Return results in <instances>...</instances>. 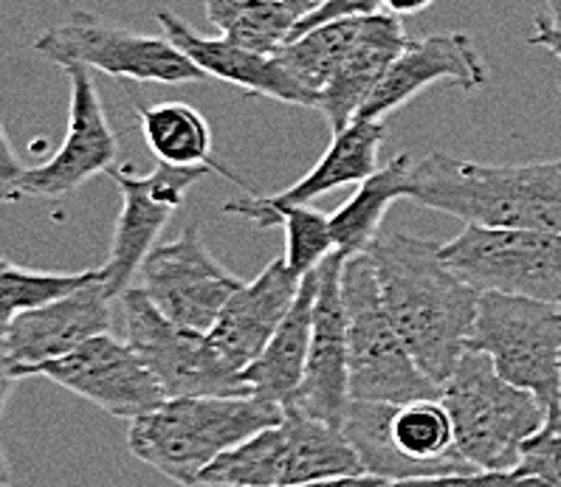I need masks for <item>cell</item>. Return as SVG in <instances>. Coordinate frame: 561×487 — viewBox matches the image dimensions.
<instances>
[{
    "instance_id": "cell-1",
    "label": "cell",
    "mask_w": 561,
    "mask_h": 487,
    "mask_svg": "<svg viewBox=\"0 0 561 487\" xmlns=\"http://www.w3.org/2000/svg\"><path fill=\"white\" fill-rule=\"evenodd\" d=\"M443 243L407 231H381L367 248L383 310L435 383H446L469 352L480 290L462 282L440 254Z\"/></svg>"
},
{
    "instance_id": "cell-2",
    "label": "cell",
    "mask_w": 561,
    "mask_h": 487,
    "mask_svg": "<svg viewBox=\"0 0 561 487\" xmlns=\"http://www.w3.org/2000/svg\"><path fill=\"white\" fill-rule=\"evenodd\" d=\"M410 200L482 229L561 234V159L494 166L430 152L412 166Z\"/></svg>"
},
{
    "instance_id": "cell-3",
    "label": "cell",
    "mask_w": 561,
    "mask_h": 487,
    "mask_svg": "<svg viewBox=\"0 0 561 487\" xmlns=\"http://www.w3.org/2000/svg\"><path fill=\"white\" fill-rule=\"evenodd\" d=\"M283 408L260 397H170L130 422L127 448L181 487L201 485L206 467L263 428L283 422Z\"/></svg>"
},
{
    "instance_id": "cell-4",
    "label": "cell",
    "mask_w": 561,
    "mask_h": 487,
    "mask_svg": "<svg viewBox=\"0 0 561 487\" xmlns=\"http://www.w3.org/2000/svg\"><path fill=\"white\" fill-rule=\"evenodd\" d=\"M455 422L457 451L477 471L514 474L522 448L548 417V406L496 372L489 356L469 349L440 386Z\"/></svg>"
},
{
    "instance_id": "cell-5",
    "label": "cell",
    "mask_w": 561,
    "mask_h": 487,
    "mask_svg": "<svg viewBox=\"0 0 561 487\" xmlns=\"http://www.w3.org/2000/svg\"><path fill=\"white\" fill-rule=\"evenodd\" d=\"M344 313H347V349H351L353 401L396 403L440 401V383L432 381L401 333L383 310L373 259L367 251L353 254L342 274Z\"/></svg>"
},
{
    "instance_id": "cell-6",
    "label": "cell",
    "mask_w": 561,
    "mask_h": 487,
    "mask_svg": "<svg viewBox=\"0 0 561 487\" xmlns=\"http://www.w3.org/2000/svg\"><path fill=\"white\" fill-rule=\"evenodd\" d=\"M34 54L46 62L68 68H96L107 77L156 85H192L209 80L167 34H141L125 26L73 12L66 23L51 26L34 40Z\"/></svg>"
},
{
    "instance_id": "cell-7",
    "label": "cell",
    "mask_w": 561,
    "mask_h": 487,
    "mask_svg": "<svg viewBox=\"0 0 561 487\" xmlns=\"http://www.w3.org/2000/svg\"><path fill=\"white\" fill-rule=\"evenodd\" d=\"M469 349L489 356L502 378L539 397L559 403L561 310L536 299L482 293Z\"/></svg>"
},
{
    "instance_id": "cell-8",
    "label": "cell",
    "mask_w": 561,
    "mask_h": 487,
    "mask_svg": "<svg viewBox=\"0 0 561 487\" xmlns=\"http://www.w3.org/2000/svg\"><path fill=\"white\" fill-rule=\"evenodd\" d=\"M440 254L480 293L561 304V234L466 225Z\"/></svg>"
},
{
    "instance_id": "cell-9",
    "label": "cell",
    "mask_w": 561,
    "mask_h": 487,
    "mask_svg": "<svg viewBox=\"0 0 561 487\" xmlns=\"http://www.w3.org/2000/svg\"><path fill=\"white\" fill-rule=\"evenodd\" d=\"M125 341L141 356L170 397H251L245 375L215 352L206 333L172 324L139 285L122 297Z\"/></svg>"
},
{
    "instance_id": "cell-10",
    "label": "cell",
    "mask_w": 561,
    "mask_h": 487,
    "mask_svg": "<svg viewBox=\"0 0 561 487\" xmlns=\"http://www.w3.org/2000/svg\"><path fill=\"white\" fill-rule=\"evenodd\" d=\"M71 82L68 105V132L60 150L41 166H21L12 175H3V198H46L57 200L73 195L102 172L116 166L119 141L102 105L100 88L82 66L62 68Z\"/></svg>"
},
{
    "instance_id": "cell-11",
    "label": "cell",
    "mask_w": 561,
    "mask_h": 487,
    "mask_svg": "<svg viewBox=\"0 0 561 487\" xmlns=\"http://www.w3.org/2000/svg\"><path fill=\"white\" fill-rule=\"evenodd\" d=\"M204 172V166L167 164H159L150 175H136L130 166H113L107 172L122 192V211L113 229L111 254L102 265V285L113 302L133 288L141 265L159 248L156 240L161 237L172 214L184 206L186 192L198 184Z\"/></svg>"
},
{
    "instance_id": "cell-12",
    "label": "cell",
    "mask_w": 561,
    "mask_h": 487,
    "mask_svg": "<svg viewBox=\"0 0 561 487\" xmlns=\"http://www.w3.org/2000/svg\"><path fill=\"white\" fill-rule=\"evenodd\" d=\"M139 288L179 327L209 333L231 297L243 288L206 248L198 225H186L172 243L159 245L139 270Z\"/></svg>"
},
{
    "instance_id": "cell-13",
    "label": "cell",
    "mask_w": 561,
    "mask_h": 487,
    "mask_svg": "<svg viewBox=\"0 0 561 487\" xmlns=\"http://www.w3.org/2000/svg\"><path fill=\"white\" fill-rule=\"evenodd\" d=\"M32 378H46L73 395L85 397L111 417L139 420L167 401L159 378L127 341L96 336L71 356L41 367Z\"/></svg>"
},
{
    "instance_id": "cell-14",
    "label": "cell",
    "mask_w": 561,
    "mask_h": 487,
    "mask_svg": "<svg viewBox=\"0 0 561 487\" xmlns=\"http://www.w3.org/2000/svg\"><path fill=\"white\" fill-rule=\"evenodd\" d=\"M111 293L102 282L77 290L60 302L26 310L3 322V378H32L41 367L71 356L113 324Z\"/></svg>"
},
{
    "instance_id": "cell-15",
    "label": "cell",
    "mask_w": 561,
    "mask_h": 487,
    "mask_svg": "<svg viewBox=\"0 0 561 487\" xmlns=\"http://www.w3.org/2000/svg\"><path fill=\"white\" fill-rule=\"evenodd\" d=\"M347 254L333 251L317 268L319 297L313 308V338L302 386L291 406L313 420L342 431L351 408V349H347V313H344L342 274Z\"/></svg>"
},
{
    "instance_id": "cell-16",
    "label": "cell",
    "mask_w": 561,
    "mask_h": 487,
    "mask_svg": "<svg viewBox=\"0 0 561 487\" xmlns=\"http://www.w3.org/2000/svg\"><path fill=\"white\" fill-rule=\"evenodd\" d=\"M485 80L489 71L469 34H432L417 40L410 37L358 119L383 121L437 82H449L462 91H480Z\"/></svg>"
},
{
    "instance_id": "cell-17",
    "label": "cell",
    "mask_w": 561,
    "mask_h": 487,
    "mask_svg": "<svg viewBox=\"0 0 561 487\" xmlns=\"http://www.w3.org/2000/svg\"><path fill=\"white\" fill-rule=\"evenodd\" d=\"M302 277H297L288 263L274 259L265 265L251 282L231 297L218 324L206 333L224 363L243 375L251 363L263 356L271 336L285 322L288 310L294 308Z\"/></svg>"
},
{
    "instance_id": "cell-18",
    "label": "cell",
    "mask_w": 561,
    "mask_h": 487,
    "mask_svg": "<svg viewBox=\"0 0 561 487\" xmlns=\"http://www.w3.org/2000/svg\"><path fill=\"white\" fill-rule=\"evenodd\" d=\"M156 21L164 28L167 37L211 80H224L234 88H243L251 96L277 100L283 105L313 107V111L319 107V96H313L308 88L294 80L291 71L279 62L277 54L265 57V54L249 51L238 43L226 40L224 34L206 37V34L195 32L186 21H181L179 14H172L170 9H159Z\"/></svg>"
},
{
    "instance_id": "cell-19",
    "label": "cell",
    "mask_w": 561,
    "mask_h": 487,
    "mask_svg": "<svg viewBox=\"0 0 561 487\" xmlns=\"http://www.w3.org/2000/svg\"><path fill=\"white\" fill-rule=\"evenodd\" d=\"M407 43L410 37L403 34L401 18L396 14L378 12L364 18L356 46L344 57L339 71L333 73L331 85L324 88L322 100H319V113L324 116L333 136L347 130L362 116Z\"/></svg>"
},
{
    "instance_id": "cell-20",
    "label": "cell",
    "mask_w": 561,
    "mask_h": 487,
    "mask_svg": "<svg viewBox=\"0 0 561 487\" xmlns=\"http://www.w3.org/2000/svg\"><path fill=\"white\" fill-rule=\"evenodd\" d=\"M319 297V274H308L299 285L297 302L288 310L285 322L271 336L263 356L245 369V383L251 395L265 403L285 408L291 406L302 386L305 367H308V352H311L313 338V308Z\"/></svg>"
},
{
    "instance_id": "cell-21",
    "label": "cell",
    "mask_w": 561,
    "mask_h": 487,
    "mask_svg": "<svg viewBox=\"0 0 561 487\" xmlns=\"http://www.w3.org/2000/svg\"><path fill=\"white\" fill-rule=\"evenodd\" d=\"M383 139H387L383 121L356 119L347 130L333 136L328 150L322 152V159L305 172L297 184L277 192V195H260V198H263L265 206H274V209L311 206L313 200L339 189V186L364 184L370 175L381 170L378 166V150H381Z\"/></svg>"
},
{
    "instance_id": "cell-22",
    "label": "cell",
    "mask_w": 561,
    "mask_h": 487,
    "mask_svg": "<svg viewBox=\"0 0 561 487\" xmlns=\"http://www.w3.org/2000/svg\"><path fill=\"white\" fill-rule=\"evenodd\" d=\"M415 161L396 155L376 175L358 184L356 195L331 214V231L336 251L353 257L370 248L381 234V223L396 200L410 198V175Z\"/></svg>"
},
{
    "instance_id": "cell-23",
    "label": "cell",
    "mask_w": 561,
    "mask_h": 487,
    "mask_svg": "<svg viewBox=\"0 0 561 487\" xmlns=\"http://www.w3.org/2000/svg\"><path fill=\"white\" fill-rule=\"evenodd\" d=\"M141 136L150 152L167 166H204L215 170L243 186L238 175H231L226 166L211 159V127L198 107L186 102H159L150 107H136Z\"/></svg>"
},
{
    "instance_id": "cell-24",
    "label": "cell",
    "mask_w": 561,
    "mask_h": 487,
    "mask_svg": "<svg viewBox=\"0 0 561 487\" xmlns=\"http://www.w3.org/2000/svg\"><path fill=\"white\" fill-rule=\"evenodd\" d=\"M226 214H238L257 229H285V263L297 277H308L336 251L331 231V214L313 206H265L260 195H240L224 204Z\"/></svg>"
},
{
    "instance_id": "cell-25",
    "label": "cell",
    "mask_w": 561,
    "mask_h": 487,
    "mask_svg": "<svg viewBox=\"0 0 561 487\" xmlns=\"http://www.w3.org/2000/svg\"><path fill=\"white\" fill-rule=\"evenodd\" d=\"M285 417V415H283ZM206 487H294V442L288 426L263 428L260 434L231 448L201 476Z\"/></svg>"
},
{
    "instance_id": "cell-26",
    "label": "cell",
    "mask_w": 561,
    "mask_h": 487,
    "mask_svg": "<svg viewBox=\"0 0 561 487\" xmlns=\"http://www.w3.org/2000/svg\"><path fill=\"white\" fill-rule=\"evenodd\" d=\"M362 26L364 18H344V21L322 23V26L299 34L288 46L279 48V62L291 71V77L299 85H305L313 96L322 100V91L331 85L333 73L339 71L344 57L356 46Z\"/></svg>"
},
{
    "instance_id": "cell-27",
    "label": "cell",
    "mask_w": 561,
    "mask_h": 487,
    "mask_svg": "<svg viewBox=\"0 0 561 487\" xmlns=\"http://www.w3.org/2000/svg\"><path fill=\"white\" fill-rule=\"evenodd\" d=\"M396 403L353 401L344 417L342 434L356 451L364 474L378 476L387 482H412L423 479L421 467L403 460L390 440V417Z\"/></svg>"
},
{
    "instance_id": "cell-28",
    "label": "cell",
    "mask_w": 561,
    "mask_h": 487,
    "mask_svg": "<svg viewBox=\"0 0 561 487\" xmlns=\"http://www.w3.org/2000/svg\"><path fill=\"white\" fill-rule=\"evenodd\" d=\"M206 14L226 40L265 57H274L279 48L288 46L299 23L283 0H234Z\"/></svg>"
},
{
    "instance_id": "cell-29",
    "label": "cell",
    "mask_w": 561,
    "mask_h": 487,
    "mask_svg": "<svg viewBox=\"0 0 561 487\" xmlns=\"http://www.w3.org/2000/svg\"><path fill=\"white\" fill-rule=\"evenodd\" d=\"M93 282H105L100 270H80V274H54V270H32L3 259L0 265V299H3V322L26 310L46 308L60 302L77 290Z\"/></svg>"
},
{
    "instance_id": "cell-30",
    "label": "cell",
    "mask_w": 561,
    "mask_h": 487,
    "mask_svg": "<svg viewBox=\"0 0 561 487\" xmlns=\"http://www.w3.org/2000/svg\"><path fill=\"white\" fill-rule=\"evenodd\" d=\"M516 474L539 479L545 487H561V406L548 408L541 428L525 442Z\"/></svg>"
},
{
    "instance_id": "cell-31",
    "label": "cell",
    "mask_w": 561,
    "mask_h": 487,
    "mask_svg": "<svg viewBox=\"0 0 561 487\" xmlns=\"http://www.w3.org/2000/svg\"><path fill=\"white\" fill-rule=\"evenodd\" d=\"M390 487H545L539 479L522 474H496V471H469V474L432 476V479L390 482Z\"/></svg>"
},
{
    "instance_id": "cell-32",
    "label": "cell",
    "mask_w": 561,
    "mask_h": 487,
    "mask_svg": "<svg viewBox=\"0 0 561 487\" xmlns=\"http://www.w3.org/2000/svg\"><path fill=\"white\" fill-rule=\"evenodd\" d=\"M528 46L545 48V51L553 54L556 60H561V28L550 18L539 14L534 21V34L528 37Z\"/></svg>"
},
{
    "instance_id": "cell-33",
    "label": "cell",
    "mask_w": 561,
    "mask_h": 487,
    "mask_svg": "<svg viewBox=\"0 0 561 487\" xmlns=\"http://www.w3.org/2000/svg\"><path fill=\"white\" fill-rule=\"evenodd\" d=\"M297 487H390L387 479H378V476H339V479H324V482H311V485H297Z\"/></svg>"
},
{
    "instance_id": "cell-34",
    "label": "cell",
    "mask_w": 561,
    "mask_h": 487,
    "mask_svg": "<svg viewBox=\"0 0 561 487\" xmlns=\"http://www.w3.org/2000/svg\"><path fill=\"white\" fill-rule=\"evenodd\" d=\"M435 0H383V9L396 18H412V14H421L432 7Z\"/></svg>"
},
{
    "instance_id": "cell-35",
    "label": "cell",
    "mask_w": 561,
    "mask_h": 487,
    "mask_svg": "<svg viewBox=\"0 0 561 487\" xmlns=\"http://www.w3.org/2000/svg\"><path fill=\"white\" fill-rule=\"evenodd\" d=\"M283 3L291 9L294 14H297V21H305L308 14L319 12V9H322L328 0H283Z\"/></svg>"
},
{
    "instance_id": "cell-36",
    "label": "cell",
    "mask_w": 561,
    "mask_h": 487,
    "mask_svg": "<svg viewBox=\"0 0 561 487\" xmlns=\"http://www.w3.org/2000/svg\"><path fill=\"white\" fill-rule=\"evenodd\" d=\"M545 3H548L550 9V21L561 28V0H545Z\"/></svg>"
},
{
    "instance_id": "cell-37",
    "label": "cell",
    "mask_w": 561,
    "mask_h": 487,
    "mask_svg": "<svg viewBox=\"0 0 561 487\" xmlns=\"http://www.w3.org/2000/svg\"><path fill=\"white\" fill-rule=\"evenodd\" d=\"M226 3H234V0H204V9H206V12H209V9L226 7Z\"/></svg>"
},
{
    "instance_id": "cell-38",
    "label": "cell",
    "mask_w": 561,
    "mask_h": 487,
    "mask_svg": "<svg viewBox=\"0 0 561 487\" xmlns=\"http://www.w3.org/2000/svg\"><path fill=\"white\" fill-rule=\"evenodd\" d=\"M559 406H561V381H559Z\"/></svg>"
},
{
    "instance_id": "cell-39",
    "label": "cell",
    "mask_w": 561,
    "mask_h": 487,
    "mask_svg": "<svg viewBox=\"0 0 561 487\" xmlns=\"http://www.w3.org/2000/svg\"><path fill=\"white\" fill-rule=\"evenodd\" d=\"M559 310H561V304H559Z\"/></svg>"
}]
</instances>
